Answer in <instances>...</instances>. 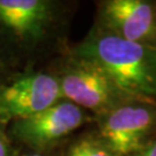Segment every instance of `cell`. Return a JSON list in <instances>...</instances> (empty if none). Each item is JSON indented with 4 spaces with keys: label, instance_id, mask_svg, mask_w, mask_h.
<instances>
[{
    "label": "cell",
    "instance_id": "obj_1",
    "mask_svg": "<svg viewBox=\"0 0 156 156\" xmlns=\"http://www.w3.org/2000/svg\"><path fill=\"white\" fill-rule=\"evenodd\" d=\"M76 55L103 69L127 100L156 98V46L105 34L86 41Z\"/></svg>",
    "mask_w": 156,
    "mask_h": 156
},
{
    "label": "cell",
    "instance_id": "obj_2",
    "mask_svg": "<svg viewBox=\"0 0 156 156\" xmlns=\"http://www.w3.org/2000/svg\"><path fill=\"white\" fill-rule=\"evenodd\" d=\"M156 127V108L151 101H128L116 106L101 122L102 141L116 156H128L151 141Z\"/></svg>",
    "mask_w": 156,
    "mask_h": 156
},
{
    "label": "cell",
    "instance_id": "obj_3",
    "mask_svg": "<svg viewBox=\"0 0 156 156\" xmlns=\"http://www.w3.org/2000/svg\"><path fill=\"white\" fill-rule=\"evenodd\" d=\"M59 84L62 96L79 108L108 112L129 101L103 69L82 59L62 74Z\"/></svg>",
    "mask_w": 156,
    "mask_h": 156
},
{
    "label": "cell",
    "instance_id": "obj_4",
    "mask_svg": "<svg viewBox=\"0 0 156 156\" xmlns=\"http://www.w3.org/2000/svg\"><path fill=\"white\" fill-rule=\"evenodd\" d=\"M62 97L59 80L43 73L29 74L0 87V123L20 120L44 111Z\"/></svg>",
    "mask_w": 156,
    "mask_h": 156
},
{
    "label": "cell",
    "instance_id": "obj_5",
    "mask_svg": "<svg viewBox=\"0 0 156 156\" xmlns=\"http://www.w3.org/2000/svg\"><path fill=\"white\" fill-rule=\"evenodd\" d=\"M82 120L83 113L78 105L58 102L31 117L16 120L13 132L23 142L41 147L66 136L78 128Z\"/></svg>",
    "mask_w": 156,
    "mask_h": 156
},
{
    "label": "cell",
    "instance_id": "obj_6",
    "mask_svg": "<svg viewBox=\"0 0 156 156\" xmlns=\"http://www.w3.org/2000/svg\"><path fill=\"white\" fill-rule=\"evenodd\" d=\"M103 16L113 34L140 44L156 46L155 7L144 0H111Z\"/></svg>",
    "mask_w": 156,
    "mask_h": 156
},
{
    "label": "cell",
    "instance_id": "obj_7",
    "mask_svg": "<svg viewBox=\"0 0 156 156\" xmlns=\"http://www.w3.org/2000/svg\"><path fill=\"white\" fill-rule=\"evenodd\" d=\"M50 14V4L43 0H0V24L22 38H38Z\"/></svg>",
    "mask_w": 156,
    "mask_h": 156
},
{
    "label": "cell",
    "instance_id": "obj_8",
    "mask_svg": "<svg viewBox=\"0 0 156 156\" xmlns=\"http://www.w3.org/2000/svg\"><path fill=\"white\" fill-rule=\"evenodd\" d=\"M67 156H116L109 147L98 140L83 139L76 142L68 151Z\"/></svg>",
    "mask_w": 156,
    "mask_h": 156
},
{
    "label": "cell",
    "instance_id": "obj_9",
    "mask_svg": "<svg viewBox=\"0 0 156 156\" xmlns=\"http://www.w3.org/2000/svg\"><path fill=\"white\" fill-rule=\"evenodd\" d=\"M128 156H156V140L151 141L140 151H135Z\"/></svg>",
    "mask_w": 156,
    "mask_h": 156
},
{
    "label": "cell",
    "instance_id": "obj_10",
    "mask_svg": "<svg viewBox=\"0 0 156 156\" xmlns=\"http://www.w3.org/2000/svg\"><path fill=\"white\" fill-rule=\"evenodd\" d=\"M0 156H11L9 142L1 129H0Z\"/></svg>",
    "mask_w": 156,
    "mask_h": 156
},
{
    "label": "cell",
    "instance_id": "obj_11",
    "mask_svg": "<svg viewBox=\"0 0 156 156\" xmlns=\"http://www.w3.org/2000/svg\"><path fill=\"white\" fill-rule=\"evenodd\" d=\"M29 156H42V155H39V154H33V155H29Z\"/></svg>",
    "mask_w": 156,
    "mask_h": 156
}]
</instances>
